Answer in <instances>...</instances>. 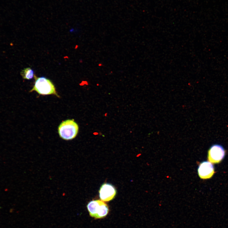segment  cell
I'll return each mask as SVG.
<instances>
[{"instance_id": "6da1fadb", "label": "cell", "mask_w": 228, "mask_h": 228, "mask_svg": "<svg viewBox=\"0 0 228 228\" xmlns=\"http://www.w3.org/2000/svg\"><path fill=\"white\" fill-rule=\"evenodd\" d=\"M35 84L30 92L35 91L40 94H54L59 97L57 94L54 85L49 79L44 77H38L34 75Z\"/></svg>"}, {"instance_id": "7a4b0ae2", "label": "cell", "mask_w": 228, "mask_h": 228, "mask_svg": "<svg viewBox=\"0 0 228 228\" xmlns=\"http://www.w3.org/2000/svg\"><path fill=\"white\" fill-rule=\"evenodd\" d=\"M78 130V125L73 119H68L62 122L58 129L60 137L66 140H72L75 138Z\"/></svg>"}, {"instance_id": "3957f363", "label": "cell", "mask_w": 228, "mask_h": 228, "mask_svg": "<svg viewBox=\"0 0 228 228\" xmlns=\"http://www.w3.org/2000/svg\"><path fill=\"white\" fill-rule=\"evenodd\" d=\"M89 215L96 219L104 218L109 212L107 205L100 200H93L89 202L87 206Z\"/></svg>"}, {"instance_id": "277c9868", "label": "cell", "mask_w": 228, "mask_h": 228, "mask_svg": "<svg viewBox=\"0 0 228 228\" xmlns=\"http://www.w3.org/2000/svg\"><path fill=\"white\" fill-rule=\"evenodd\" d=\"M225 155V151L223 147L218 145H214L210 148L208 152V159L212 163L220 162Z\"/></svg>"}, {"instance_id": "5b68a950", "label": "cell", "mask_w": 228, "mask_h": 228, "mask_svg": "<svg viewBox=\"0 0 228 228\" xmlns=\"http://www.w3.org/2000/svg\"><path fill=\"white\" fill-rule=\"evenodd\" d=\"M116 194V188L112 185L104 184L101 187L99 190V196L103 201L109 202L115 198Z\"/></svg>"}, {"instance_id": "8992f818", "label": "cell", "mask_w": 228, "mask_h": 228, "mask_svg": "<svg viewBox=\"0 0 228 228\" xmlns=\"http://www.w3.org/2000/svg\"><path fill=\"white\" fill-rule=\"evenodd\" d=\"M198 172L199 176L201 179L210 178L214 173L213 165L208 161L203 162L199 165Z\"/></svg>"}, {"instance_id": "52a82bcc", "label": "cell", "mask_w": 228, "mask_h": 228, "mask_svg": "<svg viewBox=\"0 0 228 228\" xmlns=\"http://www.w3.org/2000/svg\"><path fill=\"white\" fill-rule=\"evenodd\" d=\"M34 72L30 68H24L21 72V75L24 79L31 80L34 76Z\"/></svg>"}]
</instances>
